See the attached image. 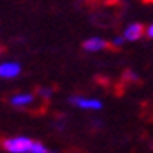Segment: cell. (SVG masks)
Wrapping results in <instances>:
<instances>
[{
  "mask_svg": "<svg viewBox=\"0 0 153 153\" xmlns=\"http://www.w3.org/2000/svg\"><path fill=\"white\" fill-rule=\"evenodd\" d=\"M33 145V139L28 136H16L2 141V148L9 153H29V148Z\"/></svg>",
  "mask_w": 153,
  "mask_h": 153,
  "instance_id": "obj_1",
  "label": "cell"
},
{
  "mask_svg": "<svg viewBox=\"0 0 153 153\" xmlns=\"http://www.w3.org/2000/svg\"><path fill=\"white\" fill-rule=\"evenodd\" d=\"M69 103L74 105V107H79V108H83V110H100L103 103L98 100V98H88V97H71L69 98Z\"/></svg>",
  "mask_w": 153,
  "mask_h": 153,
  "instance_id": "obj_2",
  "label": "cell"
},
{
  "mask_svg": "<svg viewBox=\"0 0 153 153\" xmlns=\"http://www.w3.org/2000/svg\"><path fill=\"white\" fill-rule=\"evenodd\" d=\"M110 47V42H107L102 36H90L83 42V50L84 52H90V53H98V52H103L105 48Z\"/></svg>",
  "mask_w": 153,
  "mask_h": 153,
  "instance_id": "obj_3",
  "label": "cell"
},
{
  "mask_svg": "<svg viewBox=\"0 0 153 153\" xmlns=\"http://www.w3.org/2000/svg\"><path fill=\"white\" fill-rule=\"evenodd\" d=\"M22 72V67L19 62L16 60H5L0 64V77L2 79H16L19 77Z\"/></svg>",
  "mask_w": 153,
  "mask_h": 153,
  "instance_id": "obj_4",
  "label": "cell"
},
{
  "mask_svg": "<svg viewBox=\"0 0 153 153\" xmlns=\"http://www.w3.org/2000/svg\"><path fill=\"white\" fill-rule=\"evenodd\" d=\"M145 29L146 28L138 21L129 22L124 28V31H122V36L126 38V42H138V40H141L145 36Z\"/></svg>",
  "mask_w": 153,
  "mask_h": 153,
  "instance_id": "obj_5",
  "label": "cell"
},
{
  "mask_svg": "<svg viewBox=\"0 0 153 153\" xmlns=\"http://www.w3.org/2000/svg\"><path fill=\"white\" fill-rule=\"evenodd\" d=\"M35 102V95L33 93H16L10 97V105L22 108V107H29V105Z\"/></svg>",
  "mask_w": 153,
  "mask_h": 153,
  "instance_id": "obj_6",
  "label": "cell"
},
{
  "mask_svg": "<svg viewBox=\"0 0 153 153\" xmlns=\"http://www.w3.org/2000/svg\"><path fill=\"white\" fill-rule=\"evenodd\" d=\"M29 153H53V152L47 150L40 141H33V145H31V148H29Z\"/></svg>",
  "mask_w": 153,
  "mask_h": 153,
  "instance_id": "obj_7",
  "label": "cell"
},
{
  "mask_svg": "<svg viewBox=\"0 0 153 153\" xmlns=\"http://www.w3.org/2000/svg\"><path fill=\"white\" fill-rule=\"evenodd\" d=\"M124 43H126V38L122 35H117V36H114V38L110 40V47H114V48H120Z\"/></svg>",
  "mask_w": 153,
  "mask_h": 153,
  "instance_id": "obj_8",
  "label": "cell"
},
{
  "mask_svg": "<svg viewBox=\"0 0 153 153\" xmlns=\"http://www.w3.org/2000/svg\"><path fill=\"white\" fill-rule=\"evenodd\" d=\"M38 95L42 98H45V100H48V98H52V95H53V90H52V88H40V90H38Z\"/></svg>",
  "mask_w": 153,
  "mask_h": 153,
  "instance_id": "obj_9",
  "label": "cell"
},
{
  "mask_svg": "<svg viewBox=\"0 0 153 153\" xmlns=\"http://www.w3.org/2000/svg\"><path fill=\"white\" fill-rule=\"evenodd\" d=\"M145 35L150 38V40H153V22H150L148 26H146V29H145Z\"/></svg>",
  "mask_w": 153,
  "mask_h": 153,
  "instance_id": "obj_10",
  "label": "cell"
}]
</instances>
